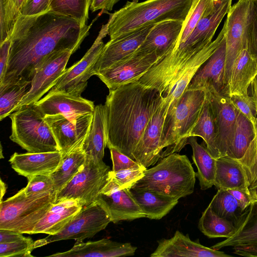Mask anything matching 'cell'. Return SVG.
I'll return each mask as SVG.
<instances>
[{"label": "cell", "instance_id": "31", "mask_svg": "<svg viewBox=\"0 0 257 257\" xmlns=\"http://www.w3.org/2000/svg\"><path fill=\"white\" fill-rule=\"evenodd\" d=\"M257 73V64L244 48L235 59L230 73L229 97L248 93V88Z\"/></svg>", "mask_w": 257, "mask_h": 257}, {"label": "cell", "instance_id": "9", "mask_svg": "<svg viewBox=\"0 0 257 257\" xmlns=\"http://www.w3.org/2000/svg\"><path fill=\"white\" fill-rule=\"evenodd\" d=\"M110 171L102 160L86 157L83 168L57 193L55 203L74 199L83 207L96 201L108 181Z\"/></svg>", "mask_w": 257, "mask_h": 257}, {"label": "cell", "instance_id": "11", "mask_svg": "<svg viewBox=\"0 0 257 257\" xmlns=\"http://www.w3.org/2000/svg\"><path fill=\"white\" fill-rule=\"evenodd\" d=\"M108 35L107 23L103 25L92 46L84 56L66 69L49 92H60L81 96L87 81L94 75L93 68L104 46L103 39Z\"/></svg>", "mask_w": 257, "mask_h": 257}, {"label": "cell", "instance_id": "19", "mask_svg": "<svg viewBox=\"0 0 257 257\" xmlns=\"http://www.w3.org/2000/svg\"><path fill=\"white\" fill-rule=\"evenodd\" d=\"M155 24L140 28L119 37L110 39L104 44L94 68L95 74L134 53L145 41Z\"/></svg>", "mask_w": 257, "mask_h": 257}, {"label": "cell", "instance_id": "44", "mask_svg": "<svg viewBox=\"0 0 257 257\" xmlns=\"http://www.w3.org/2000/svg\"><path fill=\"white\" fill-rule=\"evenodd\" d=\"M245 37L246 49L257 64V0H250Z\"/></svg>", "mask_w": 257, "mask_h": 257}, {"label": "cell", "instance_id": "22", "mask_svg": "<svg viewBox=\"0 0 257 257\" xmlns=\"http://www.w3.org/2000/svg\"><path fill=\"white\" fill-rule=\"evenodd\" d=\"M158 245L152 257H231L224 251L202 245L197 239L191 240L189 235L176 230L170 238L158 241Z\"/></svg>", "mask_w": 257, "mask_h": 257}, {"label": "cell", "instance_id": "21", "mask_svg": "<svg viewBox=\"0 0 257 257\" xmlns=\"http://www.w3.org/2000/svg\"><path fill=\"white\" fill-rule=\"evenodd\" d=\"M34 104L44 116L61 114L73 121L81 115L93 113L95 107L91 100L60 92H49Z\"/></svg>", "mask_w": 257, "mask_h": 257}, {"label": "cell", "instance_id": "41", "mask_svg": "<svg viewBox=\"0 0 257 257\" xmlns=\"http://www.w3.org/2000/svg\"><path fill=\"white\" fill-rule=\"evenodd\" d=\"M26 0H0V44L11 37Z\"/></svg>", "mask_w": 257, "mask_h": 257}, {"label": "cell", "instance_id": "45", "mask_svg": "<svg viewBox=\"0 0 257 257\" xmlns=\"http://www.w3.org/2000/svg\"><path fill=\"white\" fill-rule=\"evenodd\" d=\"M34 241L30 237L8 243H0V256H33Z\"/></svg>", "mask_w": 257, "mask_h": 257}, {"label": "cell", "instance_id": "1", "mask_svg": "<svg viewBox=\"0 0 257 257\" xmlns=\"http://www.w3.org/2000/svg\"><path fill=\"white\" fill-rule=\"evenodd\" d=\"M101 14L85 26L73 18L52 11L32 16L20 15L11 36L7 72L0 84L20 78L32 81L49 54L66 49L75 52Z\"/></svg>", "mask_w": 257, "mask_h": 257}, {"label": "cell", "instance_id": "4", "mask_svg": "<svg viewBox=\"0 0 257 257\" xmlns=\"http://www.w3.org/2000/svg\"><path fill=\"white\" fill-rule=\"evenodd\" d=\"M194 0H138L128 1L109 14L108 35L113 39L140 28L166 20L184 21Z\"/></svg>", "mask_w": 257, "mask_h": 257}, {"label": "cell", "instance_id": "33", "mask_svg": "<svg viewBox=\"0 0 257 257\" xmlns=\"http://www.w3.org/2000/svg\"><path fill=\"white\" fill-rule=\"evenodd\" d=\"M188 144L192 149V158L197 167L196 176L199 180L200 188L207 190L214 184L217 159L211 155L206 147L198 144L196 137H190L187 142Z\"/></svg>", "mask_w": 257, "mask_h": 257}, {"label": "cell", "instance_id": "25", "mask_svg": "<svg viewBox=\"0 0 257 257\" xmlns=\"http://www.w3.org/2000/svg\"><path fill=\"white\" fill-rule=\"evenodd\" d=\"M62 157L60 151L43 153H14L9 162L19 174L26 177L37 174L51 175L60 165Z\"/></svg>", "mask_w": 257, "mask_h": 257}, {"label": "cell", "instance_id": "8", "mask_svg": "<svg viewBox=\"0 0 257 257\" xmlns=\"http://www.w3.org/2000/svg\"><path fill=\"white\" fill-rule=\"evenodd\" d=\"M10 139L29 153L59 151L45 116L34 104L13 112Z\"/></svg>", "mask_w": 257, "mask_h": 257}, {"label": "cell", "instance_id": "16", "mask_svg": "<svg viewBox=\"0 0 257 257\" xmlns=\"http://www.w3.org/2000/svg\"><path fill=\"white\" fill-rule=\"evenodd\" d=\"M169 106V102L164 98L150 118L133 153L134 160L147 169L161 159L163 125Z\"/></svg>", "mask_w": 257, "mask_h": 257}, {"label": "cell", "instance_id": "29", "mask_svg": "<svg viewBox=\"0 0 257 257\" xmlns=\"http://www.w3.org/2000/svg\"><path fill=\"white\" fill-rule=\"evenodd\" d=\"M130 191L135 200L151 219H160L178 203L179 199L148 189L132 187Z\"/></svg>", "mask_w": 257, "mask_h": 257}, {"label": "cell", "instance_id": "56", "mask_svg": "<svg viewBox=\"0 0 257 257\" xmlns=\"http://www.w3.org/2000/svg\"><path fill=\"white\" fill-rule=\"evenodd\" d=\"M252 97L255 102L257 109V73L251 82Z\"/></svg>", "mask_w": 257, "mask_h": 257}, {"label": "cell", "instance_id": "34", "mask_svg": "<svg viewBox=\"0 0 257 257\" xmlns=\"http://www.w3.org/2000/svg\"><path fill=\"white\" fill-rule=\"evenodd\" d=\"M84 140L62 157L58 168L51 174L57 193L83 168L86 160L82 149Z\"/></svg>", "mask_w": 257, "mask_h": 257}, {"label": "cell", "instance_id": "5", "mask_svg": "<svg viewBox=\"0 0 257 257\" xmlns=\"http://www.w3.org/2000/svg\"><path fill=\"white\" fill-rule=\"evenodd\" d=\"M196 173L188 157L177 153L159 160L132 187L148 189L179 199L191 194Z\"/></svg>", "mask_w": 257, "mask_h": 257}, {"label": "cell", "instance_id": "39", "mask_svg": "<svg viewBox=\"0 0 257 257\" xmlns=\"http://www.w3.org/2000/svg\"><path fill=\"white\" fill-rule=\"evenodd\" d=\"M209 206L217 215L234 223L243 212L235 198L223 189H218Z\"/></svg>", "mask_w": 257, "mask_h": 257}, {"label": "cell", "instance_id": "37", "mask_svg": "<svg viewBox=\"0 0 257 257\" xmlns=\"http://www.w3.org/2000/svg\"><path fill=\"white\" fill-rule=\"evenodd\" d=\"M255 135L253 123L237 109V117L233 141L225 156L235 160L244 155Z\"/></svg>", "mask_w": 257, "mask_h": 257}, {"label": "cell", "instance_id": "18", "mask_svg": "<svg viewBox=\"0 0 257 257\" xmlns=\"http://www.w3.org/2000/svg\"><path fill=\"white\" fill-rule=\"evenodd\" d=\"M209 98L214 111L216 126V146L219 157L225 156L231 145L237 117V108L230 98L212 88L203 89Z\"/></svg>", "mask_w": 257, "mask_h": 257}, {"label": "cell", "instance_id": "3", "mask_svg": "<svg viewBox=\"0 0 257 257\" xmlns=\"http://www.w3.org/2000/svg\"><path fill=\"white\" fill-rule=\"evenodd\" d=\"M232 0H214V6L198 23L186 41L168 52L148 71L151 79L167 88L177 74L197 53L212 41L215 33L231 6Z\"/></svg>", "mask_w": 257, "mask_h": 257}, {"label": "cell", "instance_id": "46", "mask_svg": "<svg viewBox=\"0 0 257 257\" xmlns=\"http://www.w3.org/2000/svg\"><path fill=\"white\" fill-rule=\"evenodd\" d=\"M146 169L141 166L116 172L111 170L109 172V175L120 189H130L143 177Z\"/></svg>", "mask_w": 257, "mask_h": 257}, {"label": "cell", "instance_id": "53", "mask_svg": "<svg viewBox=\"0 0 257 257\" xmlns=\"http://www.w3.org/2000/svg\"><path fill=\"white\" fill-rule=\"evenodd\" d=\"M234 254L247 257H257V243L233 247Z\"/></svg>", "mask_w": 257, "mask_h": 257}, {"label": "cell", "instance_id": "38", "mask_svg": "<svg viewBox=\"0 0 257 257\" xmlns=\"http://www.w3.org/2000/svg\"><path fill=\"white\" fill-rule=\"evenodd\" d=\"M198 228L205 235L211 238H228L236 231L233 222L217 215L209 205L202 213Z\"/></svg>", "mask_w": 257, "mask_h": 257}, {"label": "cell", "instance_id": "42", "mask_svg": "<svg viewBox=\"0 0 257 257\" xmlns=\"http://www.w3.org/2000/svg\"><path fill=\"white\" fill-rule=\"evenodd\" d=\"M214 4V0H194L190 10L183 22L178 40L172 50L186 41L200 20L212 9Z\"/></svg>", "mask_w": 257, "mask_h": 257}, {"label": "cell", "instance_id": "27", "mask_svg": "<svg viewBox=\"0 0 257 257\" xmlns=\"http://www.w3.org/2000/svg\"><path fill=\"white\" fill-rule=\"evenodd\" d=\"M78 201L67 199L54 203L45 216L36 225L31 234L45 233L55 234L82 209Z\"/></svg>", "mask_w": 257, "mask_h": 257}, {"label": "cell", "instance_id": "23", "mask_svg": "<svg viewBox=\"0 0 257 257\" xmlns=\"http://www.w3.org/2000/svg\"><path fill=\"white\" fill-rule=\"evenodd\" d=\"M225 59L226 41L224 36L214 52L195 73L186 89L203 90L212 88L217 92L224 95Z\"/></svg>", "mask_w": 257, "mask_h": 257}, {"label": "cell", "instance_id": "51", "mask_svg": "<svg viewBox=\"0 0 257 257\" xmlns=\"http://www.w3.org/2000/svg\"><path fill=\"white\" fill-rule=\"evenodd\" d=\"M11 37L0 44V81L4 78L7 69L11 45Z\"/></svg>", "mask_w": 257, "mask_h": 257}, {"label": "cell", "instance_id": "17", "mask_svg": "<svg viewBox=\"0 0 257 257\" xmlns=\"http://www.w3.org/2000/svg\"><path fill=\"white\" fill-rule=\"evenodd\" d=\"M93 115V113L84 114L75 121L61 114L45 116L62 157L85 139L91 124Z\"/></svg>", "mask_w": 257, "mask_h": 257}, {"label": "cell", "instance_id": "26", "mask_svg": "<svg viewBox=\"0 0 257 257\" xmlns=\"http://www.w3.org/2000/svg\"><path fill=\"white\" fill-rule=\"evenodd\" d=\"M183 22L171 20L156 24L137 50L149 53L156 52L160 56V60L175 45L181 32Z\"/></svg>", "mask_w": 257, "mask_h": 257}, {"label": "cell", "instance_id": "7", "mask_svg": "<svg viewBox=\"0 0 257 257\" xmlns=\"http://www.w3.org/2000/svg\"><path fill=\"white\" fill-rule=\"evenodd\" d=\"M57 192L27 195L24 188L0 202V229L31 234L38 222L55 203Z\"/></svg>", "mask_w": 257, "mask_h": 257}, {"label": "cell", "instance_id": "48", "mask_svg": "<svg viewBox=\"0 0 257 257\" xmlns=\"http://www.w3.org/2000/svg\"><path fill=\"white\" fill-rule=\"evenodd\" d=\"M229 98L235 107L253 123L257 117V109L252 96L247 93L232 95Z\"/></svg>", "mask_w": 257, "mask_h": 257}, {"label": "cell", "instance_id": "47", "mask_svg": "<svg viewBox=\"0 0 257 257\" xmlns=\"http://www.w3.org/2000/svg\"><path fill=\"white\" fill-rule=\"evenodd\" d=\"M27 178V185L24 188L27 195L56 192L51 175L37 174L29 176Z\"/></svg>", "mask_w": 257, "mask_h": 257}, {"label": "cell", "instance_id": "10", "mask_svg": "<svg viewBox=\"0 0 257 257\" xmlns=\"http://www.w3.org/2000/svg\"><path fill=\"white\" fill-rule=\"evenodd\" d=\"M110 222V218L106 210L95 201L83 207L58 233L34 241V248L62 240L77 241L92 237L104 229Z\"/></svg>", "mask_w": 257, "mask_h": 257}, {"label": "cell", "instance_id": "54", "mask_svg": "<svg viewBox=\"0 0 257 257\" xmlns=\"http://www.w3.org/2000/svg\"><path fill=\"white\" fill-rule=\"evenodd\" d=\"M119 1V0H91L90 10L92 12L99 10L102 11H110Z\"/></svg>", "mask_w": 257, "mask_h": 257}, {"label": "cell", "instance_id": "28", "mask_svg": "<svg viewBox=\"0 0 257 257\" xmlns=\"http://www.w3.org/2000/svg\"><path fill=\"white\" fill-rule=\"evenodd\" d=\"M234 224L236 231L233 235L211 247L219 250L257 243V200H253Z\"/></svg>", "mask_w": 257, "mask_h": 257}, {"label": "cell", "instance_id": "55", "mask_svg": "<svg viewBox=\"0 0 257 257\" xmlns=\"http://www.w3.org/2000/svg\"><path fill=\"white\" fill-rule=\"evenodd\" d=\"M23 233L13 230L0 229V243H8L24 238Z\"/></svg>", "mask_w": 257, "mask_h": 257}, {"label": "cell", "instance_id": "32", "mask_svg": "<svg viewBox=\"0 0 257 257\" xmlns=\"http://www.w3.org/2000/svg\"><path fill=\"white\" fill-rule=\"evenodd\" d=\"M214 185L218 189H237L249 192L241 166L235 159L226 156L216 159Z\"/></svg>", "mask_w": 257, "mask_h": 257}, {"label": "cell", "instance_id": "43", "mask_svg": "<svg viewBox=\"0 0 257 257\" xmlns=\"http://www.w3.org/2000/svg\"><path fill=\"white\" fill-rule=\"evenodd\" d=\"M255 135L243 156L235 160L245 174L248 189L257 185V117L253 123Z\"/></svg>", "mask_w": 257, "mask_h": 257}, {"label": "cell", "instance_id": "12", "mask_svg": "<svg viewBox=\"0 0 257 257\" xmlns=\"http://www.w3.org/2000/svg\"><path fill=\"white\" fill-rule=\"evenodd\" d=\"M160 58L156 52L136 50L134 53L99 71L95 75L109 90L138 81Z\"/></svg>", "mask_w": 257, "mask_h": 257}, {"label": "cell", "instance_id": "15", "mask_svg": "<svg viewBox=\"0 0 257 257\" xmlns=\"http://www.w3.org/2000/svg\"><path fill=\"white\" fill-rule=\"evenodd\" d=\"M96 201L106 210L111 222L114 223L122 220L131 221L146 217L130 189H120L110 175Z\"/></svg>", "mask_w": 257, "mask_h": 257}, {"label": "cell", "instance_id": "40", "mask_svg": "<svg viewBox=\"0 0 257 257\" xmlns=\"http://www.w3.org/2000/svg\"><path fill=\"white\" fill-rule=\"evenodd\" d=\"M91 3V0H52L50 11L73 18L85 26Z\"/></svg>", "mask_w": 257, "mask_h": 257}, {"label": "cell", "instance_id": "13", "mask_svg": "<svg viewBox=\"0 0 257 257\" xmlns=\"http://www.w3.org/2000/svg\"><path fill=\"white\" fill-rule=\"evenodd\" d=\"M250 0H238L231 6L226 21V59L224 94L229 97V85L232 65L241 51L246 47L245 26Z\"/></svg>", "mask_w": 257, "mask_h": 257}, {"label": "cell", "instance_id": "24", "mask_svg": "<svg viewBox=\"0 0 257 257\" xmlns=\"http://www.w3.org/2000/svg\"><path fill=\"white\" fill-rule=\"evenodd\" d=\"M137 247L130 243H120L107 238L83 242L77 240L69 250L49 255L54 257H117L134 255Z\"/></svg>", "mask_w": 257, "mask_h": 257}, {"label": "cell", "instance_id": "35", "mask_svg": "<svg viewBox=\"0 0 257 257\" xmlns=\"http://www.w3.org/2000/svg\"><path fill=\"white\" fill-rule=\"evenodd\" d=\"M216 134L213 107L209 98L206 95L199 118L190 137H200L203 139L209 153L214 158L217 159L219 157V154L216 146Z\"/></svg>", "mask_w": 257, "mask_h": 257}, {"label": "cell", "instance_id": "58", "mask_svg": "<svg viewBox=\"0 0 257 257\" xmlns=\"http://www.w3.org/2000/svg\"><path fill=\"white\" fill-rule=\"evenodd\" d=\"M250 194L253 200H257V185L249 189Z\"/></svg>", "mask_w": 257, "mask_h": 257}, {"label": "cell", "instance_id": "6", "mask_svg": "<svg viewBox=\"0 0 257 257\" xmlns=\"http://www.w3.org/2000/svg\"><path fill=\"white\" fill-rule=\"evenodd\" d=\"M205 97L203 90L186 89L168 110L163 125L161 159L179 152L187 145Z\"/></svg>", "mask_w": 257, "mask_h": 257}, {"label": "cell", "instance_id": "30", "mask_svg": "<svg viewBox=\"0 0 257 257\" xmlns=\"http://www.w3.org/2000/svg\"><path fill=\"white\" fill-rule=\"evenodd\" d=\"M106 147V117L104 104L95 106L89 132L82 149L87 158L102 160Z\"/></svg>", "mask_w": 257, "mask_h": 257}, {"label": "cell", "instance_id": "49", "mask_svg": "<svg viewBox=\"0 0 257 257\" xmlns=\"http://www.w3.org/2000/svg\"><path fill=\"white\" fill-rule=\"evenodd\" d=\"M52 0H26L21 10V15L32 16L50 11Z\"/></svg>", "mask_w": 257, "mask_h": 257}, {"label": "cell", "instance_id": "52", "mask_svg": "<svg viewBox=\"0 0 257 257\" xmlns=\"http://www.w3.org/2000/svg\"><path fill=\"white\" fill-rule=\"evenodd\" d=\"M227 190L236 200L243 212L253 201L249 192L237 189Z\"/></svg>", "mask_w": 257, "mask_h": 257}, {"label": "cell", "instance_id": "57", "mask_svg": "<svg viewBox=\"0 0 257 257\" xmlns=\"http://www.w3.org/2000/svg\"><path fill=\"white\" fill-rule=\"evenodd\" d=\"M0 188H1V200L0 202L3 201V198L4 195H5L6 190H7V185L3 181V180L1 179L0 181Z\"/></svg>", "mask_w": 257, "mask_h": 257}, {"label": "cell", "instance_id": "14", "mask_svg": "<svg viewBox=\"0 0 257 257\" xmlns=\"http://www.w3.org/2000/svg\"><path fill=\"white\" fill-rule=\"evenodd\" d=\"M74 53L66 49L55 51L42 61L33 77L31 88L15 109V111L25 105L34 104L55 85L66 69L71 55Z\"/></svg>", "mask_w": 257, "mask_h": 257}, {"label": "cell", "instance_id": "20", "mask_svg": "<svg viewBox=\"0 0 257 257\" xmlns=\"http://www.w3.org/2000/svg\"><path fill=\"white\" fill-rule=\"evenodd\" d=\"M226 24L217 38L197 53L177 74L163 95L169 102L168 110L172 108L186 90L199 68L209 58L219 46L225 34Z\"/></svg>", "mask_w": 257, "mask_h": 257}, {"label": "cell", "instance_id": "50", "mask_svg": "<svg viewBox=\"0 0 257 257\" xmlns=\"http://www.w3.org/2000/svg\"><path fill=\"white\" fill-rule=\"evenodd\" d=\"M110 150L112 162V171L116 172L141 165L136 161L121 153L116 149L111 148Z\"/></svg>", "mask_w": 257, "mask_h": 257}, {"label": "cell", "instance_id": "36", "mask_svg": "<svg viewBox=\"0 0 257 257\" xmlns=\"http://www.w3.org/2000/svg\"><path fill=\"white\" fill-rule=\"evenodd\" d=\"M31 81L20 78L0 84V120L10 116L31 88Z\"/></svg>", "mask_w": 257, "mask_h": 257}, {"label": "cell", "instance_id": "2", "mask_svg": "<svg viewBox=\"0 0 257 257\" xmlns=\"http://www.w3.org/2000/svg\"><path fill=\"white\" fill-rule=\"evenodd\" d=\"M164 99L158 90L138 81L109 90L104 104L106 146L135 160L136 147Z\"/></svg>", "mask_w": 257, "mask_h": 257}]
</instances>
